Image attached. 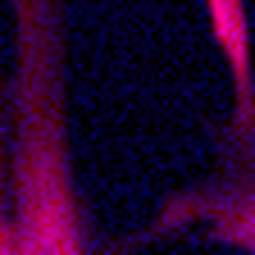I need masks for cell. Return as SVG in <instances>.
<instances>
[{
  "instance_id": "cell-1",
  "label": "cell",
  "mask_w": 255,
  "mask_h": 255,
  "mask_svg": "<svg viewBox=\"0 0 255 255\" xmlns=\"http://www.w3.org/2000/svg\"><path fill=\"white\" fill-rule=\"evenodd\" d=\"M14 64L0 78V255H123L96 242L73 169L64 0H5Z\"/></svg>"
},
{
  "instance_id": "cell-2",
  "label": "cell",
  "mask_w": 255,
  "mask_h": 255,
  "mask_svg": "<svg viewBox=\"0 0 255 255\" xmlns=\"http://www.w3.org/2000/svg\"><path fill=\"white\" fill-rule=\"evenodd\" d=\"M223 64L233 82V105L214 132L210 173L164 191L150 219L119 242L123 255L191 233L237 255H255V50L228 55Z\"/></svg>"
}]
</instances>
